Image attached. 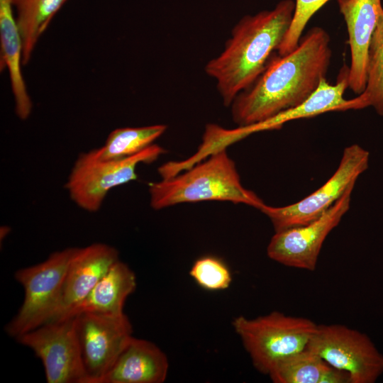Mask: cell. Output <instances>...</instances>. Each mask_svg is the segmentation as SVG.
Instances as JSON below:
<instances>
[{
    "label": "cell",
    "instance_id": "6da1fadb",
    "mask_svg": "<svg viewBox=\"0 0 383 383\" xmlns=\"http://www.w3.org/2000/svg\"><path fill=\"white\" fill-rule=\"evenodd\" d=\"M332 56L331 38L315 26L284 55H272L257 79L233 99L231 115L240 127L265 121L299 106L326 79Z\"/></svg>",
    "mask_w": 383,
    "mask_h": 383
},
{
    "label": "cell",
    "instance_id": "7a4b0ae2",
    "mask_svg": "<svg viewBox=\"0 0 383 383\" xmlns=\"http://www.w3.org/2000/svg\"><path fill=\"white\" fill-rule=\"evenodd\" d=\"M294 6L293 0H282L272 10L245 16L233 27L223 50L206 65L225 106L264 70L289 29Z\"/></svg>",
    "mask_w": 383,
    "mask_h": 383
},
{
    "label": "cell",
    "instance_id": "3957f363",
    "mask_svg": "<svg viewBox=\"0 0 383 383\" xmlns=\"http://www.w3.org/2000/svg\"><path fill=\"white\" fill-rule=\"evenodd\" d=\"M150 204L160 210L182 203L225 201L260 209L265 204L245 188L226 148L172 177L149 184Z\"/></svg>",
    "mask_w": 383,
    "mask_h": 383
},
{
    "label": "cell",
    "instance_id": "277c9868",
    "mask_svg": "<svg viewBox=\"0 0 383 383\" xmlns=\"http://www.w3.org/2000/svg\"><path fill=\"white\" fill-rule=\"evenodd\" d=\"M232 325L254 367L267 375L280 361L305 349L318 326L279 311L252 319L238 316Z\"/></svg>",
    "mask_w": 383,
    "mask_h": 383
},
{
    "label": "cell",
    "instance_id": "5b68a950",
    "mask_svg": "<svg viewBox=\"0 0 383 383\" xmlns=\"http://www.w3.org/2000/svg\"><path fill=\"white\" fill-rule=\"evenodd\" d=\"M165 152L162 147L154 143L134 155L116 160L99 159L96 149L82 152L65 188L79 207L97 211L111 189L137 179L136 168L140 163H152Z\"/></svg>",
    "mask_w": 383,
    "mask_h": 383
},
{
    "label": "cell",
    "instance_id": "8992f818",
    "mask_svg": "<svg viewBox=\"0 0 383 383\" xmlns=\"http://www.w3.org/2000/svg\"><path fill=\"white\" fill-rule=\"evenodd\" d=\"M77 248L56 251L45 261L15 272V279L23 288L24 299L18 313L5 327L8 335L16 338L51 319Z\"/></svg>",
    "mask_w": 383,
    "mask_h": 383
},
{
    "label": "cell",
    "instance_id": "52a82bcc",
    "mask_svg": "<svg viewBox=\"0 0 383 383\" xmlns=\"http://www.w3.org/2000/svg\"><path fill=\"white\" fill-rule=\"evenodd\" d=\"M307 348L351 383H374L383 373V354L366 334L341 324L318 325Z\"/></svg>",
    "mask_w": 383,
    "mask_h": 383
},
{
    "label": "cell",
    "instance_id": "ba28073f",
    "mask_svg": "<svg viewBox=\"0 0 383 383\" xmlns=\"http://www.w3.org/2000/svg\"><path fill=\"white\" fill-rule=\"evenodd\" d=\"M370 153L357 144L345 148L333 174L319 189L301 201L282 207L265 204L260 211L270 220L275 232L306 225L326 212L355 184L369 166Z\"/></svg>",
    "mask_w": 383,
    "mask_h": 383
},
{
    "label": "cell",
    "instance_id": "9c48e42d",
    "mask_svg": "<svg viewBox=\"0 0 383 383\" xmlns=\"http://www.w3.org/2000/svg\"><path fill=\"white\" fill-rule=\"evenodd\" d=\"M77 315L44 323L16 338L41 360L48 383H87Z\"/></svg>",
    "mask_w": 383,
    "mask_h": 383
},
{
    "label": "cell",
    "instance_id": "30bf717a",
    "mask_svg": "<svg viewBox=\"0 0 383 383\" xmlns=\"http://www.w3.org/2000/svg\"><path fill=\"white\" fill-rule=\"evenodd\" d=\"M77 315V329L87 383H99L112 367L133 337L124 314L84 311Z\"/></svg>",
    "mask_w": 383,
    "mask_h": 383
},
{
    "label": "cell",
    "instance_id": "8fae6325",
    "mask_svg": "<svg viewBox=\"0 0 383 383\" xmlns=\"http://www.w3.org/2000/svg\"><path fill=\"white\" fill-rule=\"evenodd\" d=\"M355 184L315 221L275 232L267 248L268 257L287 267L314 270L324 240L350 208Z\"/></svg>",
    "mask_w": 383,
    "mask_h": 383
},
{
    "label": "cell",
    "instance_id": "7c38bea8",
    "mask_svg": "<svg viewBox=\"0 0 383 383\" xmlns=\"http://www.w3.org/2000/svg\"><path fill=\"white\" fill-rule=\"evenodd\" d=\"M118 260V250L104 243L77 248L69 264L57 308L48 322L66 317Z\"/></svg>",
    "mask_w": 383,
    "mask_h": 383
},
{
    "label": "cell",
    "instance_id": "4fadbf2b",
    "mask_svg": "<svg viewBox=\"0 0 383 383\" xmlns=\"http://www.w3.org/2000/svg\"><path fill=\"white\" fill-rule=\"evenodd\" d=\"M346 24L350 50L348 87L357 95L365 89L368 48L375 29L381 0H337Z\"/></svg>",
    "mask_w": 383,
    "mask_h": 383
},
{
    "label": "cell",
    "instance_id": "5bb4252c",
    "mask_svg": "<svg viewBox=\"0 0 383 383\" xmlns=\"http://www.w3.org/2000/svg\"><path fill=\"white\" fill-rule=\"evenodd\" d=\"M168 368L166 355L156 345L132 337L99 383H162Z\"/></svg>",
    "mask_w": 383,
    "mask_h": 383
},
{
    "label": "cell",
    "instance_id": "9a60e30c",
    "mask_svg": "<svg viewBox=\"0 0 383 383\" xmlns=\"http://www.w3.org/2000/svg\"><path fill=\"white\" fill-rule=\"evenodd\" d=\"M0 41L1 70L7 67L16 113L26 120L31 113L33 104L21 72L23 42L12 0H0Z\"/></svg>",
    "mask_w": 383,
    "mask_h": 383
},
{
    "label": "cell",
    "instance_id": "2e32d148",
    "mask_svg": "<svg viewBox=\"0 0 383 383\" xmlns=\"http://www.w3.org/2000/svg\"><path fill=\"white\" fill-rule=\"evenodd\" d=\"M136 287V277L131 268L119 259L108 270L89 294L67 314L84 311L121 315L127 297ZM66 316V317H67Z\"/></svg>",
    "mask_w": 383,
    "mask_h": 383
},
{
    "label": "cell",
    "instance_id": "e0dca14e",
    "mask_svg": "<svg viewBox=\"0 0 383 383\" xmlns=\"http://www.w3.org/2000/svg\"><path fill=\"white\" fill-rule=\"evenodd\" d=\"M349 68L341 70L337 82L332 85L323 79L317 89L303 103L287 109L274 117L255 124L256 131L277 129L287 122L311 118L329 111L353 109V101L345 99L343 94L348 87Z\"/></svg>",
    "mask_w": 383,
    "mask_h": 383
},
{
    "label": "cell",
    "instance_id": "ac0fdd59",
    "mask_svg": "<svg viewBox=\"0 0 383 383\" xmlns=\"http://www.w3.org/2000/svg\"><path fill=\"white\" fill-rule=\"evenodd\" d=\"M268 375L274 383H351L346 372L307 348L280 361Z\"/></svg>",
    "mask_w": 383,
    "mask_h": 383
},
{
    "label": "cell",
    "instance_id": "d6986e66",
    "mask_svg": "<svg viewBox=\"0 0 383 383\" xmlns=\"http://www.w3.org/2000/svg\"><path fill=\"white\" fill-rule=\"evenodd\" d=\"M67 0H12L23 42V65L30 60L38 40Z\"/></svg>",
    "mask_w": 383,
    "mask_h": 383
},
{
    "label": "cell",
    "instance_id": "ffe728a7",
    "mask_svg": "<svg viewBox=\"0 0 383 383\" xmlns=\"http://www.w3.org/2000/svg\"><path fill=\"white\" fill-rule=\"evenodd\" d=\"M353 99V109L372 107L378 115L383 116V8L369 45L366 87Z\"/></svg>",
    "mask_w": 383,
    "mask_h": 383
},
{
    "label": "cell",
    "instance_id": "44dd1931",
    "mask_svg": "<svg viewBox=\"0 0 383 383\" xmlns=\"http://www.w3.org/2000/svg\"><path fill=\"white\" fill-rule=\"evenodd\" d=\"M167 129L162 124L120 128L111 131L105 144L96 149L101 160H116L134 155L152 144Z\"/></svg>",
    "mask_w": 383,
    "mask_h": 383
},
{
    "label": "cell",
    "instance_id": "7402d4cb",
    "mask_svg": "<svg viewBox=\"0 0 383 383\" xmlns=\"http://www.w3.org/2000/svg\"><path fill=\"white\" fill-rule=\"evenodd\" d=\"M189 274L201 287L207 290L226 289L232 281L228 267L221 260L211 256L196 260Z\"/></svg>",
    "mask_w": 383,
    "mask_h": 383
},
{
    "label": "cell",
    "instance_id": "603a6c76",
    "mask_svg": "<svg viewBox=\"0 0 383 383\" xmlns=\"http://www.w3.org/2000/svg\"><path fill=\"white\" fill-rule=\"evenodd\" d=\"M330 0H296L289 29L277 49L279 55H287L298 45L302 33L311 18Z\"/></svg>",
    "mask_w": 383,
    "mask_h": 383
}]
</instances>
